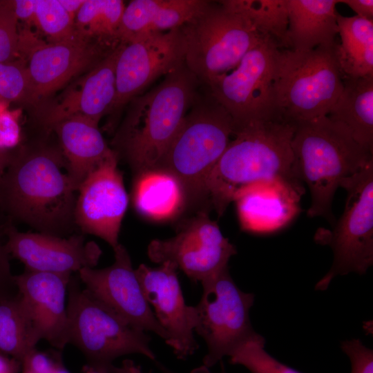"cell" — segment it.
I'll list each match as a JSON object with an SVG mask.
<instances>
[{
  "label": "cell",
  "mask_w": 373,
  "mask_h": 373,
  "mask_svg": "<svg viewBox=\"0 0 373 373\" xmlns=\"http://www.w3.org/2000/svg\"><path fill=\"white\" fill-rule=\"evenodd\" d=\"M64 167L62 153L54 148L12 155L0 179V208L39 233L59 237L71 233L77 191Z\"/></svg>",
  "instance_id": "1"
},
{
  "label": "cell",
  "mask_w": 373,
  "mask_h": 373,
  "mask_svg": "<svg viewBox=\"0 0 373 373\" xmlns=\"http://www.w3.org/2000/svg\"><path fill=\"white\" fill-rule=\"evenodd\" d=\"M296 124L280 117L249 122L234 129L207 184L210 207L218 216L243 188L283 179L302 182L294 169L291 142Z\"/></svg>",
  "instance_id": "2"
},
{
  "label": "cell",
  "mask_w": 373,
  "mask_h": 373,
  "mask_svg": "<svg viewBox=\"0 0 373 373\" xmlns=\"http://www.w3.org/2000/svg\"><path fill=\"white\" fill-rule=\"evenodd\" d=\"M200 84L184 64L132 99L113 143L136 174L159 167Z\"/></svg>",
  "instance_id": "3"
},
{
  "label": "cell",
  "mask_w": 373,
  "mask_h": 373,
  "mask_svg": "<svg viewBox=\"0 0 373 373\" xmlns=\"http://www.w3.org/2000/svg\"><path fill=\"white\" fill-rule=\"evenodd\" d=\"M291 147L294 169L310 192L309 217L321 216L333 227L332 200L341 182L373 160V153L358 144L327 116L296 123Z\"/></svg>",
  "instance_id": "4"
},
{
  "label": "cell",
  "mask_w": 373,
  "mask_h": 373,
  "mask_svg": "<svg viewBox=\"0 0 373 373\" xmlns=\"http://www.w3.org/2000/svg\"><path fill=\"white\" fill-rule=\"evenodd\" d=\"M206 90L204 95L198 93L157 168L179 182L185 209L210 207L207 180L235 129L230 114Z\"/></svg>",
  "instance_id": "5"
},
{
  "label": "cell",
  "mask_w": 373,
  "mask_h": 373,
  "mask_svg": "<svg viewBox=\"0 0 373 373\" xmlns=\"http://www.w3.org/2000/svg\"><path fill=\"white\" fill-rule=\"evenodd\" d=\"M336 44L307 51L280 49L274 84L277 115L295 124L327 116L343 88Z\"/></svg>",
  "instance_id": "6"
},
{
  "label": "cell",
  "mask_w": 373,
  "mask_h": 373,
  "mask_svg": "<svg viewBox=\"0 0 373 373\" xmlns=\"http://www.w3.org/2000/svg\"><path fill=\"white\" fill-rule=\"evenodd\" d=\"M67 296L68 343L82 352L87 366L99 373H118L113 362L122 356L140 354L155 361L145 332L82 289L78 276H71Z\"/></svg>",
  "instance_id": "7"
},
{
  "label": "cell",
  "mask_w": 373,
  "mask_h": 373,
  "mask_svg": "<svg viewBox=\"0 0 373 373\" xmlns=\"http://www.w3.org/2000/svg\"><path fill=\"white\" fill-rule=\"evenodd\" d=\"M184 64L202 84L233 69L264 37L243 15L211 1L180 27Z\"/></svg>",
  "instance_id": "8"
},
{
  "label": "cell",
  "mask_w": 373,
  "mask_h": 373,
  "mask_svg": "<svg viewBox=\"0 0 373 373\" xmlns=\"http://www.w3.org/2000/svg\"><path fill=\"white\" fill-rule=\"evenodd\" d=\"M340 187L347 193L343 214L332 230L318 229L314 236L316 242L329 246L334 254L316 290H325L337 276L365 274L373 264V160L345 178Z\"/></svg>",
  "instance_id": "9"
},
{
  "label": "cell",
  "mask_w": 373,
  "mask_h": 373,
  "mask_svg": "<svg viewBox=\"0 0 373 373\" xmlns=\"http://www.w3.org/2000/svg\"><path fill=\"white\" fill-rule=\"evenodd\" d=\"M201 284V298L193 306V329L207 344L203 365L210 368L247 342L264 337L250 321L254 294L236 285L228 267Z\"/></svg>",
  "instance_id": "10"
},
{
  "label": "cell",
  "mask_w": 373,
  "mask_h": 373,
  "mask_svg": "<svg viewBox=\"0 0 373 373\" xmlns=\"http://www.w3.org/2000/svg\"><path fill=\"white\" fill-rule=\"evenodd\" d=\"M280 49L273 39L264 36L236 67L204 84L230 114L235 128L279 117L274 111V84Z\"/></svg>",
  "instance_id": "11"
},
{
  "label": "cell",
  "mask_w": 373,
  "mask_h": 373,
  "mask_svg": "<svg viewBox=\"0 0 373 373\" xmlns=\"http://www.w3.org/2000/svg\"><path fill=\"white\" fill-rule=\"evenodd\" d=\"M236 253V247L204 210L184 220L174 236L153 240L147 248L152 262H170L191 280L200 283L227 267Z\"/></svg>",
  "instance_id": "12"
},
{
  "label": "cell",
  "mask_w": 373,
  "mask_h": 373,
  "mask_svg": "<svg viewBox=\"0 0 373 373\" xmlns=\"http://www.w3.org/2000/svg\"><path fill=\"white\" fill-rule=\"evenodd\" d=\"M185 43L180 28L137 36L121 43L115 66L116 114L153 81L184 64Z\"/></svg>",
  "instance_id": "13"
},
{
  "label": "cell",
  "mask_w": 373,
  "mask_h": 373,
  "mask_svg": "<svg viewBox=\"0 0 373 373\" xmlns=\"http://www.w3.org/2000/svg\"><path fill=\"white\" fill-rule=\"evenodd\" d=\"M114 262L103 269L85 267L78 277L85 289L131 325L152 332L166 343L169 337L147 302L126 249L121 244L113 249Z\"/></svg>",
  "instance_id": "14"
},
{
  "label": "cell",
  "mask_w": 373,
  "mask_h": 373,
  "mask_svg": "<svg viewBox=\"0 0 373 373\" xmlns=\"http://www.w3.org/2000/svg\"><path fill=\"white\" fill-rule=\"evenodd\" d=\"M114 153L94 169L81 184L75 209L76 225L84 233L97 236L114 249L128 197Z\"/></svg>",
  "instance_id": "15"
},
{
  "label": "cell",
  "mask_w": 373,
  "mask_h": 373,
  "mask_svg": "<svg viewBox=\"0 0 373 373\" xmlns=\"http://www.w3.org/2000/svg\"><path fill=\"white\" fill-rule=\"evenodd\" d=\"M119 44L86 38L75 32L62 41L34 45L24 52L29 56L30 103L48 97L85 69H92Z\"/></svg>",
  "instance_id": "16"
},
{
  "label": "cell",
  "mask_w": 373,
  "mask_h": 373,
  "mask_svg": "<svg viewBox=\"0 0 373 373\" xmlns=\"http://www.w3.org/2000/svg\"><path fill=\"white\" fill-rule=\"evenodd\" d=\"M160 265L141 264L135 274L156 319L169 335L166 344L177 358L185 359L199 347L193 334V306L185 303L176 266L170 262Z\"/></svg>",
  "instance_id": "17"
},
{
  "label": "cell",
  "mask_w": 373,
  "mask_h": 373,
  "mask_svg": "<svg viewBox=\"0 0 373 373\" xmlns=\"http://www.w3.org/2000/svg\"><path fill=\"white\" fill-rule=\"evenodd\" d=\"M5 246L10 257L25 266V270L72 274L85 267L94 268L102 250L83 235L63 238L43 233L21 232L12 224L6 226Z\"/></svg>",
  "instance_id": "18"
},
{
  "label": "cell",
  "mask_w": 373,
  "mask_h": 373,
  "mask_svg": "<svg viewBox=\"0 0 373 373\" xmlns=\"http://www.w3.org/2000/svg\"><path fill=\"white\" fill-rule=\"evenodd\" d=\"M72 275L24 270L14 276L38 341L61 352L68 344L66 296Z\"/></svg>",
  "instance_id": "19"
},
{
  "label": "cell",
  "mask_w": 373,
  "mask_h": 373,
  "mask_svg": "<svg viewBox=\"0 0 373 373\" xmlns=\"http://www.w3.org/2000/svg\"><path fill=\"white\" fill-rule=\"evenodd\" d=\"M304 192L302 183L283 179L243 188L233 200L242 229L265 233L285 227L299 213Z\"/></svg>",
  "instance_id": "20"
},
{
  "label": "cell",
  "mask_w": 373,
  "mask_h": 373,
  "mask_svg": "<svg viewBox=\"0 0 373 373\" xmlns=\"http://www.w3.org/2000/svg\"><path fill=\"white\" fill-rule=\"evenodd\" d=\"M121 44L89 70L79 88L68 91L43 114L41 122L49 131L59 122L75 115L98 124L110 114L116 93L115 66Z\"/></svg>",
  "instance_id": "21"
},
{
  "label": "cell",
  "mask_w": 373,
  "mask_h": 373,
  "mask_svg": "<svg viewBox=\"0 0 373 373\" xmlns=\"http://www.w3.org/2000/svg\"><path fill=\"white\" fill-rule=\"evenodd\" d=\"M54 131L59 140L66 174L77 192L88 175L114 153L104 139L98 124L75 115L55 124Z\"/></svg>",
  "instance_id": "22"
},
{
  "label": "cell",
  "mask_w": 373,
  "mask_h": 373,
  "mask_svg": "<svg viewBox=\"0 0 373 373\" xmlns=\"http://www.w3.org/2000/svg\"><path fill=\"white\" fill-rule=\"evenodd\" d=\"M210 1L133 0L125 6L118 31L121 42L155 32L180 28L202 12Z\"/></svg>",
  "instance_id": "23"
},
{
  "label": "cell",
  "mask_w": 373,
  "mask_h": 373,
  "mask_svg": "<svg viewBox=\"0 0 373 373\" xmlns=\"http://www.w3.org/2000/svg\"><path fill=\"white\" fill-rule=\"evenodd\" d=\"M338 0H287L288 49L307 51L319 46H332L338 33Z\"/></svg>",
  "instance_id": "24"
},
{
  "label": "cell",
  "mask_w": 373,
  "mask_h": 373,
  "mask_svg": "<svg viewBox=\"0 0 373 373\" xmlns=\"http://www.w3.org/2000/svg\"><path fill=\"white\" fill-rule=\"evenodd\" d=\"M343 79V90L327 117L373 153V75Z\"/></svg>",
  "instance_id": "25"
},
{
  "label": "cell",
  "mask_w": 373,
  "mask_h": 373,
  "mask_svg": "<svg viewBox=\"0 0 373 373\" xmlns=\"http://www.w3.org/2000/svg\"><path fill=\"white\" fill-rule=\"evenodd\" d=\"M136 175L133 200L140 214L162 220L174 218L185 210L183 190L171 173L155 169Z\"/></svg>",
  "instance_id": "26"
},
{
  "label": "cell",
  "mask_w": 373,
  "mask_h": 373,
  "mask_svg": "<svg viewBox=\"0 0 373 373\" xmlns=\"http://www.w3.org/2000/svg\"><path fill=\"white\" fill-rule=\"evenodd\" d=\"M341 43L335 53L343 78L373 75V20L337 16Z\"/></svg>",
  "instance_id": "27"
},
{
  "label": "cell",
  "mask_w": 373,
  "mask_h": 373,
  "mask_svg": "<svg viewBox=\"0 0 373 373\" xmlns=\"http://www.w3.org/2000/svg\"><path fill=\"white\" fill-rule=\"evenodd\" d=\"M38 342L19 292L0 300V352L21 362Z\"/></svg>",
  "instance_id": "28"
},
{
  "label": "cell",
  "mask_w": 373,
  "mask_h": 373,
  "mask_svg": "<svg viewBox=\"0 0 373 373\" xmlns=\"http://www.w3.org/2000/svg\"><path fill=\"white\" fill-rule=\"evenodd\" d=\"M219 2L245 17L260 35L273 39L280 49H288L287 0H223Z\"/></svg>",
  "instance_id": "29"
},
{
  "label": "cell",
  "mask_w": 373,
  "mask_h": 373,
  "mask_svg": "<svg viewBox=\"0 0 373 373\" xmlns=\"http://www.w3.org/2000/svg\"><path fill=\"white\" fill-rule=\"evenodd\" d=\"M124 8L122 0H86L75 17V32L86 38L119 44Z\"/></svg>",
  "instance_id": "30"
},
{
  "label": "cell",
  "mask_w": 373,
  "mask_h": 373,
  "mask_svg": "<svg viewBox=\"0 0 373 373\" xmlns=\"http://www.w3.org/2000/svg\"><path fill=\"white\" fill-rule=\"evenodd\" d=\"M34 23L50 43L66 40L75 34V18L59 0H37Z\"/></svg>",
  "instance_id": "31"
},
{
  "label": "cell",
  "mask_w": 373,
  "mask_h": 373,
  "mask_svg": "<svg viewBox=\"0 0 373 373\" xmlns=\"http://www.w3.org/2000/svg\"><path fill=\"white\" fill-rule=\"evenodd\" d=\"M265 344L264 338L247 342L229 356L230 363L243 365L251 373H301L271 356Z\"/></svg>",
  "instance_id": "32"
},
{
  "label": "cell",
  "mask_w": 373,
  "mask_h": 373,
  "mask_svg": "<svg viewBox=\"0 0 373 373\" xmlns=\"http://www.w3.org/2000/svg\"><path fill=\"white\" fill-rule=\"evenodd\" d=\"M31 86L26 66L21 61L0 62V102L30 103Z\"/></svg>",
  "instance_id": "33"
},
{
  "label": "cell",
  "mask_w": 373,
  "mask_h": 373,
  "mask_svg": "<svg viewBox=\"0 0 373 373\" xmlns=\"http://www.w3.org/2000/svg\"><path fill=\"white\" fill-rule=\"evenodd\" d=\"M17 23L11 1H0V62L14 61L19 53Z\"/></svg>",
  "instance_id": "34"
},
{
  "label": "cell",
  "mask_w": 373,
  "mask_h": 373,
  "mask_svg": "<svg viewBox=\"0 0 373 373\" xmlns=\"http://www.w3.org/2000/svg\"><path fill=\"white\" fill-rule=\"evenodd\" d=\"M61 351L43 352L34 348L21 361V373H54L63 363Z\"/></svg>",
  "instance_id": "35"
},
{
  "label": "cell",
  "mask_w": 373,
  "mask_h": 373,
  "mask_svg": "<svg viewBox=\"0 0 373 373\" xmlns=\"http://www.w3.org/2000/svg\"><path fill=\"white\" fill-rule=\"evenodd\" d=\"M341 347L350 359L351 373H373V351L359 338L344 341Z\"/></svg>",
  "instance_id": "36"
},
{
  "label": "cell",
  "mask_w": 373,
  "mask_h": 373,
  "mask_svg": "<svg viewBox=\"0 0 373 373\" xmlns=\"http://www.w3.org/2000/svg\"><path fill=\"white\" fill-rule=\"evenodd\" d=\"M5 227L0 229V300L15 295L18 291L15 276L11 272V257L6 248L5 242H2V237L5 236Z\"/></svg>",
  "instance_id": "37"
},
{
  "label": "cell",
  "mask_w": 373,
  "mask_h": 373,
  "mask_svg": "<svg viewBox=\"0 0 373 373\" xmlns=\"http://www.w3.org/2000/svg\"><path fill=\"white\" fill-rule=\"evenodd\" d=\"M19 128L15 119L8 113L0 115V149L13 147L19 142Z\"/></svg>",
  "instance_id": "38"
},
{
  "label": "cell",
  "mask_w": 373,
  "mask_h": 373,
  "mask_svg": "<svg viewBox=\"0 0 373 373\" xmlns=\"http://www.w3.org/2000/svg\"><path fill=\"white\" fill-rule=\"evenodd\" d=\"M11 3L18 19L35 23L37 0H15Z\"/></svg>",
  "instance_id": "39"
},
{
  "label": "cell",
  "mask_w": 373,
  "mask_h": 373,
  "mask_svg": "<svg viewBox=\"0 0 373 373\" xmlns=\"http://www.w3.org/2000/svg\"><path fill=\"white\" fill-rule=\"evenodd\" d=\"M348 6L361 18L373 20V1L372 0H343L340 1Z\"/></svg>",
  "instance_id": "40"
},
{
  "label": "cell",
  "mask_w": 373,
  "mask_h": 373,
  "mask_svg": "<svg viewBox=\"0 0 373 373\" xmlns=\"http://www.w3.org/2000/svg\"><path fill=\"white\" fill-rule=\"evenodd\" d=\"M21 367L19 361L0 352V373H19Z\"/></svg>",
  "instance_id": "41"
},
{
  "label": "cell",
  "mask_w": 373,
  "mask_h": 373,
  "mask_svg": "<svg viewBox=\"0 0 373 373\" xmlns=\"http://www.w3.org/2000/svg\"><path fill=\"white\" fill-rule=\"evenodd\" d=\"M85 1L86 0H59L64 8L74 18Z\"/></svg>",
  "instance_id": "42"
},
{
  "label": "cell",
  "mask_w": 373,
  "mask_h": 373,
  "mask_svg": "<svg viewBox=\"0 0 373 373\" xmlns=\"http://www.w3.org/2000/svg\"><path fill=\"white\" fill-rule=\"evenodd\" d=\"M118 373H142L140 367L136 365L131 360H124L122 361V366L119 367Z\"/></svg>",
  "instance_id": "43"
},
{
  "label": "cell",
  "mask_w": 373,
  "mask_h": 373,
  "mask_svg": "<svg viewBox=\"0 0 373 373\" xmlns=\"http://www.w3.org/2000/svg\"><path fill=\"white\" fill-rule=\"evenodd\" d=\"M12 155L7 151L0 149V179L11 160Z\"/></svg>",
  "instance_id": "44"
},
{
  "label": "cell",
  "mask_w": 373,
  "mask_h": 373,
  "mask_svg": "<svg viewBox=\"0 0 373 373\" xmlns=\"http://www.w3.org/2000/svg\"><path fill=\"white\" fill-rule=\"evenodd\" d=\"M190 373H213L209 367L207 366L202 365L198 367L194 368L191 371ZM220 373H226L224 372H222Z\"/></svg>",
  "instance_id": "45"
},
{
  "label": "cell",
  "mask_w": 373,
  "mask_h": 373,
  "mask_svg": "<svg viewBox=\"0 0 373 373\" xmlns=\"http://www.w3.org/2000/svg\"><path fill=\"white\" fill-rule=\"evenodd\" d=\"M83 372L84 373H99L87 365H85L84 367Z\"/></svg>",
  "instance_id": "46"
}]
</instances>
